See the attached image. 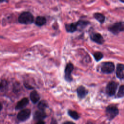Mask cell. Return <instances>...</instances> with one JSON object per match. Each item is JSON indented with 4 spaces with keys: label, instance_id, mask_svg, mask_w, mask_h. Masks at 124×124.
I'll return each mask as SVG.
<instances>
[{
    "label": "cell",
    "instance_id": "1",
    "mask_svg": "<svg viewBox=\"0 0 124 124\" xmlns=\"http://www.w3.org/2000/svg\"><path fill=\"white\" fill-rule=\"evenodd\" d=\"M18 20L21 24H30L33 22L34 17L30 12H24L19 15Z\"/></svg>",
    "mask_w": 124,
    "mask_h": 124
},
{
    "label": "cell",
    "instance_id": "2",
    "mask_svg": "<svg viewBox=\"0 0 124 124\" xmlns=\"http://www.w3.org/2000/svg\"><path fill=\"white\" fill-rule=\"evenodd\" d=\"M106 112L108 118L109 119L111 120L114 118L118 114L119 110L116 106L110 105L106 108Z\"/></svg>",
    "mask_w": 124,
    "mask_h": 124
},
{
    "label": "cell",
    "instance_id": "3",
    "mask_svg": "<svg viewBox=\"0 0 124 124\" xmlns=\"http://www.w3.org/2000/svg\"><path fill=\"white\" fill-rule=\"evenodd\" d=\"M108 29L110 31L115 34H117L121 31H124V22L115 23L109 27Z\"/></svg>",
    "mask_w": 124,
    "mask_h": 124
},
{
    "label": "cell",
    "instance_id": "4",
    "mask_svg": "<svg viewBox=\"0 0 124 124\" xmlns=\"http://www.w3.org/2000/svg\"><path fill=\"white\" fill-rule=\"evenodd\" d=\"M101 70L104 73H111L114 70V65L112 62H103L101 66Z\"/></svg>",
    "mask_w": 124,
    "mask_h": 124
},
{
    "label": "cell",
    "instance_id": "5",
    "mask_svg": "<svg viewBox=\"0 0 124 124\" xmlns=\"http://www.w3.org/2000/svg\"><path fill=\"white\" fill-rule=\"evenodd\" d=\"M118 84L114 81L109 82L106 87V93L109 96H113L116 93Z\"/></svg>",
    "mask_w": 124,
    "mask_h": 124
},
{
    "label": "cell",
    "instance_id": "6",
    "mask_svg": "<svg viewBox=\"0 0 124 124\" xmlns=\"http://www.w3.org/2000/svg\"><path fill=\"white\" fill-rule=\"evenodd\" d=\"M73 69H74V66L71 63H68L66 65V67L65 68L64 78H65V79L68 82H70L72 80L71 73L73 71Z\"/></svg>",
    "mask_w": 124,
    "mask_h": 124
},
{
    "label": "cell",
    "instance_id": "7",
    "mask_svg": "<svg viewBox=\"0 0 124 124\" xmlns=\"http://www.w3.org/2000/svg\"><path fill=\"white\" fill-rule=\"evenodd\" d=\"M31 110L30 109L26 108L21 110L17 115V118L21 121H24L28 119L30 116Z\"/></svg>",
    "mask_w": 124,
    "mask_h": 124
},
{
    "label": "cell",
    "instance_id": "8",
    "mask_svg": "<svg viewBox=\"0 0 124 124\" xmlns=\"http://www.w3.org/2000/svg\"><path fill=\"white\" fill-rule=\"evenodd\" d=\"M91 39L93 42L99 44H102L104 42V39L103 36L98 33L92 34L91 35Z\"/></svg>",
    "mask_w": 124,
    "mask_h": 124
},
{
    "label": "cell",
    "instance_id": "9",
    "mask_svg": "<svg viewBox=\"0 0 124 124\" xmlns=\"http://www.w3.org/2000/svg\"><path fill=\"white\" fill-rule=\"evenodd\" d=\"M124 65L122 64H119L117 65L116 74L117 77L120 78L122 79L124 78Z\"/></svg>",
    "mask_w": 124,
    "mask_h": 124
},
{
    "label": "cell",
    "instance_id": "10",
    "mask_svg": "<svg viewBox=\"0 0 124 124\" xmlns=\"http://www.w3.org/2000/svg\"><path fill=\"white\" fill-rule=\"evenodd\" d=\"M29 103V100L27 98L25 97L20 100L16 106V109H20L25 108Z\"/></svg>",
    "mask_w": 124,
    "mask_h": 124
},
{
    "label": "cell",
    "instance_id": "11",
    "mask_svg": "<svg viewBox=\"0 0 124 124\" xmlns=\"http://www.w3.org/2000/svg\"><path fill=\"white\" fill-rule=\"evenodd\" d=\"M46 117V114L43 110H37L35 111L34 114V119L36 120L42 121L43 119H45Z\"/></svg>",
    "mask_w": 124,
    "mask_h": 124
},
{
    "label": "cell",
    "instance_id": "12",
    "mask_svg": "<svg viewBox=\"0 0 124 124\" xmlns=\"http://www.w3.org/2000/svg\"><path fill=\"white\" fill-rule=\"evenodd\" d=\"M78 95L79 98H83L85 97L88 94V91L86 88L82 86H79L77 90Z\"/></svg>",
    "mask_w": 124,
    "mask_h": 124
},
{
    "label": "cell",
    "instance_id": "13",
    "mask_svg": "<svg viewBox=\"0 0 124 124\" xmlns=\"http://www.w3.org/2000/svg\"><path fill=\"white\" fill-rule=\"evenodd\" d=\"M30 97L31 101L33 103H36L40 98V95L36 91H32L30 94Z\"/></svg>",
    "mask_w": 124,
    "mask_h": 124
},
{
    "label": "cell",
    "instance_id": "14",
    "mask_svg": "<svg viewBox=\"0 0 124 124\" xmlns=\"http://www.w3.org/2000/svg\"><path fill=\"white\" fill-rule=\"evenodd\" d=\"M46 19L45 17L41 16H38L36 18L35 23L36 25L38 26H42L46 24Z\"/></svg>",
    "mask_w": 124,
    "mask_h": 124
},
{
    "label": "cell",
    "instance_id": "15",
    "mask_svg": "<svg viewBox=\"0 0 124 124\" xmlns=\"http://www.w3.org/2000/svg\"><path fill=\"white\" fill-rule=\"evenodd\" d=\"M65 29L67 32H73L77 30V27L76 23H73L65 25Z\"/></svg>",
    "mask_w": 124,
    "mask_h": 124
},
{
    "label": "cell",
    "instance_id": "16",
    "mask_svg": "<svg viewBox=\"0 0 124 124\" xmlns=\"http://www.w3.org/2000/svg\"><path fill=\"white\" fill-rule=\"evenodd\" d=\"M93 16L100 23H103L105 21V16L104 15H103L101 13H95L93 15Z\"/></svg>",
    "mask_w": 124,
    "mask_h": 124
},
{
    "label": "cell",
    "instance_id": "17",
    "mask_svg": "<svg viewBox=\"0 0 124 124\" xmlns=\"http://www.w3.org/2000/svg\"><path fill=\"white\" fill-rule=\"evenodd\" d=\"M88 24H89V22L88 21H83V20L78 21V22H77L76 23L77 27V30L83 29Z\"/></svg>",
    "mask_w": 124,
    "mask_h": 124
},
{
    "label": "cell",
    "instance_id": "18",
    "mask_svg": "<svg viewBox=\"0 0 124 124\" xmlns=\"http://www.w3.org/2000/svg\"><path fill=\"white\" fill-rule=\"evenodd\" d=\"M48 107V104L47 102L45 100L41 101L38 104V108L39 110L44 111V110Z\"/></svg>",
    "mask_w": 124,
    "mask_h": 124
},
{
    "label": "cell",
    "instance_id": "19",
    "mask_svg": "<svg viewBox=\"0 0 124 124\" xmlns=\"http://www.w3.org/2000/svg\"><path fill=\"white\" fill-rule=\"evenodd\" d=\"M68 114L71 117H72L73 119L75 120H78L79 117L78 114L76 111L74 110H68Z\"/></svg>",
    "mask_w": 124,
    "mask_h": 124
},
{
    "label": "cell",
    "instance_id": "20",
    "mask_svg": "<svg viewBox=\"0 0 124 124\" xmlns=\"http://www.w3.org/2000/svg\"><path fill=\"white\" fill-rule=\"evenodd\" d=\"M94 58L96 61H99L102 59L103 57V54L100 52H96L93 54Z\"/></svg>",
    "mask_w": 124,
    "mask_h": 124
},
{
    "label": "cell",
    "instance_id": "21",
    "mask_svg": "<svg viewBox=\"0 0 124 124\" xmlns=\"http://www.w3.org/2000/svg\"><path fill=\"white\" fill-rule=\"evenodd\" d=\"M117 96L119 97H122L124 96V85H121L119 87L117 93Z\"/></svg>",
    "mask_w": 124,
    "mask_h": 124
},
{
    "label": "cell",
    "instance_id": "22",
    "mask_svg": "<svg viewBox=\"0 0 124 124\" xmlns=\"http://www.w3.org/2000/svg\"><path fill=\"white\" fill-rule=\"evenodd\" d=\"M7 87V82L6 80H3L0 83V90L3 91Z\"/></svg>",
    "mask_w": 124,
    "mask_h": 124
},
{
    "label": "cell",
    "instance_id": "23",
    "mask_svg": "<svg viewBox=\"0 0 124 124\" xmlns=\"http://www.w3.org/2000/svg\"><path fill=\"white\" fill-rule=\"evenodd\" d=\"M50 124H57V121L55 119H52L51 121Z\"/></svg>",
    "mask_w": 124,
    "mask_h": 124
},
{
    "label": "cell",
    "instance_id": "24",
    "mask_svg": "<svg viewBox=\"0 0 124 124\" xmlns=\"http://www.w3.org/2000/svg\"><path fill=\"white\" fill-rule=\"evenodd\" d=\"M62 124H75V123H74L73 122H71V121H67V122L63 123Z\"/></svg>",
    "mask_w": 124,
    "mask_h": 124
},
{
    "label": "cell",
    "instance_id": "25",
    "mask_svg": "<svg viewBox=\"0 0 124 124\" xmlns=\"http://www.w3.org/2000/svg\"><path fill=\"white\" fill-rule=\"evenodd\" d=\"M35 124H45L44 122L43 121H39L37 123H36Z\"/></svg>",
    "mask_w": 124,
    "mask_h": 124
},
{
    "label": "cell",
    "instance_id": "26",
    "mask_svg": "<svg viewBox=\"0 0 124 124\" xmlns=\"http://www.w3.org/2000/svg\"><path fill=\"white\" fill-rule=\"evenodd\" d=\"M2 105L1 104V103L0 102V111L2 109Z\"/></svg>",
    "mask_w": 124,
    "mask_h": 124
}]
</instances>
